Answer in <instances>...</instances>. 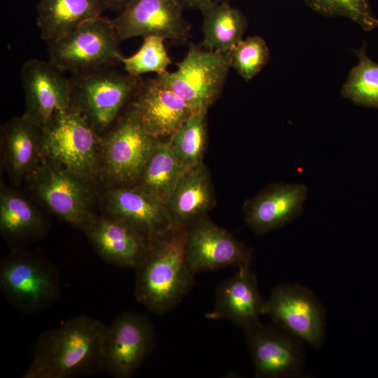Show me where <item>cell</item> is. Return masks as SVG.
Here are the masks:
<instances>
[{
	"label": "cell",
	"instance_id": "obj_1",
	"mask_svg": "<svg viewBox=\"0 0 378 378\" xmlns=\"http://www.w3.org/2000/svg\"><path fill=\"white\" fill-rule=\"evenodd\" d=\"M107 326L80 315L38 337L22 378H76L102 370Z\"/></svg>",
	"mask_w": 378,
	"mask_h": 378
},
{
	"label": "cell",
	"instance_id": "obj_2",
	"mask_svg": "<svg viewBox=\"0 0 378 378\" xmlns=\"http://www.w3.org/2000/svg\"><path fill=\"white\" fill-rule=\"evenodd\" d=\"M186 228H173L154 241L136 270L134 295L153 314L177 306L194 285L185 252Z\"/></svg>",
	"mask_w": 378,
	"mask_h": 378
},
{
	"label": "cell",
	"instance_id": "obj_3",
	"mask_svg": "<svg viewBox=\"0 0 378 378\" xmlns=\"http://www.w3.org/2000/svg\"><path fill=\"white\" fill-rule=\"evenodd\" d=\"M70 107L79 112L97 133L109 130L144 80L113 67L71 74Z\"/></svg>",
	"mask_w": 378,
	"mask_h": 378
},
{
	"label": "cell",
	"instance_id": "obj_4",
	"mask_svg": "<svg viewBox=\"0 0 378 378\" xmlns=\"http://www.w3.org/2000/svg\"><path fill=\"white\" fill-rule=\"evenodd\" d=\"M176 66L175 71H166L155 78L192 112H207L220 95L232 68L229 51L210 50L193 43H190Z\"/></svg>",
	"mask_w": 378,
	"mask_h": 378
},
{
	"label": "cell",
	"instance_id": "obj_5",
	"mask_svg": "<svg viewBox=\"0 0 378 378\" xmlns=\"http://www.w3.org/2000/svg\"><path fill=\"white\" fill-rule=\"evenodd\" d=\"M110 19L89 20L48 43L49 62L71 74L122 64V55Z\"/></svg>",
	"mask_w": 378,
	"mask_h": 378
},
{
	"label": "cell",
	"instance_id": "obj_6",
	"mask_svg": "<svg viewBox=\"0 0 378 378\" xmlns=\"http://www.w3.org/2000/svg\"><path fill=\"white\" fill-rule=\"evenodd\" d=\"M100 140L97 131L71 107L57 112L43 128L45 156L88 179L98 168Z\"/></svg>",
	"mask_w": 378,
	"mask_h": 378
},
{
	"label": "cell",
	"instance_id": "obj_7",
	"mask_svg": "<svg viewBox=\"0 0 378 378\" xmlns=\"http://www.w3.org/2000/svg\"><path fill=\"white\" fill-rule=\"evenodd\" d=\"M29 176L33 190L57 217L85 231L95 220L89 179L50 159Z\"/></svg>",
	"mask_w": 378,
	"mask_h": 378
},
{
	"label": "cell",
	"instance_id": "obj_8",
	"mask_svg": "<svg viewBox=\"0 0 378 378\" xmlns=\"http://www.w3.org/2000/svg\"><path fill=\"white\" fill-rule=\"evenodd\" d=\"M157 140L145 130L130 104L100 140V162L106 174L119 184L137 182Z\"/></svg>",
	"mask_w": 378,
	"mask_h": 378
},
{
	"label": "cell",
	"instance_id": "obj_9",
	"mask_svg": "<svg viewBox=\"0 0 378 378\" xmlns=\"http://www.w3.org/2000/svg\"><path fill=\"white\" fill-rule=\"evenodd\" d=\"M0 288L7 300L25 314L47 308L60 293L56 270L41 258L22 253L1 263Z\"/></svg>",
	"mask_w": 378,
	"mask_h": 378
},
{
	"label": "cell",
	"instance_id": "obj_10",
	"mask_svg": "<svg viewBox=\"0 0 378 378\" xmlns=\"http://www.w3.org/2000/svg\"><path fill=\"white\" fill-rule=\"evenodd\" d=\"M257 378H298L303 374L304 342L283 327L260 321L244 328Z\"/></svg>",
	"mask_w": 378,
	"mask_h": 378
},
{
	"label": "cell",
	"instance_id": "obj_11",
	"mask_svg": "<svg viewBox=\"0 0 378 378\" xmlns=\"http://www.w3.org/2000/svg\"><path fill=\"white\" fill-rule=\"evenodd\" d=\"M262 315L316 349L325 338L326 311L316 295L299 284L276 286L265 300Z\"/></svg>",
	"mask_w": 378,
	"mask_h": 378
},
{
	"label": "cell",
	"instance_id": "obj_12",
	"mask_svg": "<svg viewBox=\"0 0 378 378\" xmlns=\"http://www.w3.org/2000/svg\"><path fill=\"white\" fill-rule=\"evenodd\" d=\"M154 326L147 316L127 312L106 328L102 370L114 378L133 376L155 346Z\"/></svg>",
	"mask_w": 378,
	"mask_h": 378
},
{
	"label": "cell",
	"instance_id": "obj_13",
	"mask_svg": "<svg viewBox=\"0 0 378 378\" xmlns=\"http://www.w3.org/2000/svg\"><path fill=\"white\" fill-rule=\"evenodd\" d=\"M183 9L176 0H132L110 21L119 42L154 36L186 44L191 27Z\"/></svg>",
	"mask_w": 378,
	"mask_h": 378
},
{
	"label": "cell",
	"instance_id": "obj_14",
	"mask_svg": "<svg viewBox=\"0 0 378 378\" xmlns=\"http://www.w3.org/2000/svg\"><path fill=\"white\" fill-rule=\"evenodd\" d=\"M187 262L195 274L225 267L251 266L253 250L205 216L186 227Z\"/></svg>",
	"mask_w": 378,
	"mask_h": 378
},
{
	"label": "cell",
	"instance_id": "obj_15",
	"mask_svg": "<svg viewBox=\"0 0 378 378\" xmlns=\"http://www.w3.org/2000/svg\"><path fill=\"white\" fill-rule=\"evenodd\" d=\"M24 94V115L46 127L55 115L70 107L71 85L64 72L51 62L27 60L20 71Z\"/></svg>",
	"mask_w": 378,
	"mask_h": 378
},
{
	"label": "cell",
	"instance_id": "obj_16",
	"mask_svg": "<svg viewBox=\"0 0 378 378\" xmlns=\"http://www.w3.org/2000/svg\"><path fill=\"white\" fill-rule=\"evenodd\" d=\"M107 203L113 218L127 223L152 244L174 228L167 204L138 186L110 190Z\"/></svg>",
	"mask_w": 378,
	"mask_h": 378
},
{
	"label": "cell",
	"instance_id": "obj_17",
	"mask_svg": "<svg viewBox=\"0 0 378 378\" xmlns=\"http://www.w3.org/2000/svg\"><path fill=\"white\" fill-rule=\"evenodd\" d=\"M307 196L303 184H273L246 201L244 220L258 234L281 228L301 215Z\"/></svg>",
	"mask_w": 378,
	"mask_h": 378
},
{
	"label": "cell",
	"instance_id": "obj_18",
	"mask_svg": "<svg viewBox=\"0 0 378 378\" xmlns=\"http://www.w3.org/2000/svg\"><path fill=\"white\" fill-rule=\"evenodd\" d=\"M130 104L145 130L155 139L172 136L192 113L156 78L143 80Z\"/></svg>",
	"mask_w": 378,
	"mask_h": 378
},
{
	"label": "cell",
	"instance_id": "obj_19",
	"mask_svg": "<svg viewBox=\"0 0 378 378\" xmlns=\"http://www.w3.org/2000/svg\"><path fill=\"white\" fill-rule=\"evenodd\" d=\"M264 303L255 272L242 266L218 287L214 308L205 316L227 319L244 329L260 321Z\"/></svg>",
	"mask_w": 378,
	"mask_h": 378
},
{
	"label": "cell",
	"instance_id": "obj_20",
	"mask_svg": "<svg viewBox=\"0 0 378 378\" xmlns=\"http://www.w3.org/2000/svg\"><path fill=\"white\" fill-rule=\"evenodd\" d=\"M86 232L104 260L125 268L136 269L152 245L131 225L113 217L95 220Z\"/></svg>",
	"mask_w": 378,
	"mask_h": 378
},
{
	"label": "cell",
	"instance_id": "obj_21",
	"mask_svg": "<svg viewBox=\"0 0 378 378\" xmlns=\"http://www.w3.org/2000/svg\"><path fill=\"white\" fill-rule=\"evenodd\" d=\"M1 139L6 167L14 180L29 175L41 163L43 128L23 114L2 128Z\"/></svg>",
	"mask_w": 378,
	"mask_h": 378
},
{
	"label": "cell",
	"instance_id": "obj_22",
	"mask_svg": "<svg viewBox=\"0 0 378 378\" xmlns=\"http://www.w3.org/2000/svg\"><path fill=\"white\" fill-rule=\"evenodd\" d=\"M214 204L210 174L202 163L182 176L167 206L174 228H186L205 216Z\"/></svg>",
	"mask_w": 378,
	"mask_h": 378
},
{
	"label": "cell",
	"instance_id": "obj_23",
	"mask_svg": "<svg viewBox=\"0 0 378 378\" xmlns=\"http://www.w3.org/2000/svg\"><path fill=\"white\" fill-rule=\"evenodd\" d=\"M106 9L102 0H40L37 25L47 43L55 41Z\"/></svg>",
	"mask_w": 378,
	"mask_h": 378
},
{
	"label": "cell",
	"instance_id": "obj_24",
	"mask_svg": "<svg viewBox=\"0 0 378 378\" xmlns=\"http://www.w3.org/2000/svg\"><path fill=\"white\" fill-rule=\"evenodd\" d=\"M200 10L203 16L202 47L227 52L243 39L248 21L239 8L227 1H213Z\"/></svg>",
	"mask_w": 378,
	"mask_h": 378
},
{
	"label": "cell",
	"instance_id": "obj_25",
	"mask_svg": "<svg viewBox=\"0 0 378 378\" xmlns=\"http://www.w3.org/2000/svg\"><path fill=\"white\" fill-rule=\"evenodd\" d=\"M188 169L173 153L169 137L158 139L137 186L167 204Z\"/></svg>",
	"mask_w": 378,
	"mask_h": 378
},
{
	"label": "cell",
	"instance_id": "obj_26",
	"mask_svg": "<svg viewBox=\"0 0 378 378\" xmlns=\"http://www.w3.org/2000/svg\"><path fill=\"white\" fill-rule=\"evenodd\" d=\"M43 222L37 211L20 194L2 189L0 195V230L13 239L25 238L39 233Z\"/></svg>",
	"mask_w": 378,
	"mask_h": 378
},
{
	"label": "cell",
	"instance_id": "obj_27",
	"mask_svg": "<svg viewBox=\"0 0 378 378\" xmlns=\"http://www.w3.org/2000/svg\"><path fill=\"white\" fill-rule=\"evenodd\" d=\"M354 52L358 63L349 73L341 94L357 105L378 108V63L368 57L365 42Z\"/></svg>",
	"mask_w": 378,
	"mask_h": 378
},
{
	"label": "cell",
	"instance_id": "obj_28",
	"mask_svg": "<svg viewBox=\"0 0 378 378\" xmlns=\"http://www.w3.org/2000/svg\"><path fill=\"white\" fill-rule=\"evenodd\" d=\"M171 148L188 169L203 163L206 140V111L192 112L169 137Z\"/></svg>",
	"mask_w": 378,
	"mask_h": 378
},
{
	"label": "cell",
	"instance_id": "obj_29",
	"mask_svg": "<svg viewBox=\"0 0 378 378\" xmlns=\"http://www.w3.org/2000/svg\"><path fill=\"white\" fill-rule=\"evenodd\" d=\"M164 40L154 36L144 37L138 51L130 57H124L122 64L126 73L140 76L146 73L160 74L167 71L172 59L164 47Z\"/></svg>",
	"mask_w": 378,
	"mask_h": 378
},
{
	"label": "cell",
	"instance_id": "obj_30",
	"mask_svg": "<svg viewBox=\"0 0 378 378\" xmlns=\"http://www.w3.org/2000/svg\"><path fill=\"white\" fill-rule=\"evenodd\" d=\"M231 67L246 80L254 78L267 64L270 52L266 42L258 36L247 37L230 51Z\"/></svg>",
	"mask_w": 378,
	"mask_h": 378
},
{
	"label": "cell",
	"instance_id": "obj_31",
	"mask_svg": "<svg viewBox=\"0 0 378 378\" xmlns=\"http://www.w3.org/2000/svg\"><path fill=\"white\" fill-rule=\"evenodd\" d=\"M313 10L326 17H344L365 31L378 27L370 0H304Z\"/></svg>",
	"mask_w": 378,
	"mask_h": 378
},
{
	"label": "cell",
	"instance_id": "obj_32",
	"mask_svg": "<svg viewBox=\"0 0 378 378\" xmlns=\"http://www.w3.org/2000/svg\"><path fill=\"white\" fill-rule=\"evenodd\" d=\"M183 8H196L200 10L202 8L212 2L213 0H176Z\"/></svg>",
	"mask_w": 378,
	"mask_h": 378
},
{
	"label": "cell",
	"instance_id": "obj_33",
	"mask_svg": "<svg viewBox=\"0 0 378 378\" xmlns=\"http://www.w3.org/2000/svg\"><path fill=\"white\" fill-rule=\"evenodd\" d=\"M106 9L122 10L132 0H102Z\"/></svg>",
	"mask_w": 378,
	"mask_h": 378
},
{
	"label": "cell",
	"instance_id": "obj_34",
	"mask_svg": "<svg viewBox=\"0 0 378 378\" xmlns=\"http://www.w3.org/2000/svg\"><path fill=\"white\" fill-rule=\"evenodd\" d=\"M214 1H216V2H223V1H227L229 0H213Z\"/></svg>",
	"mask_w": 378,
	"mask_h": 378
}]
</instances>
